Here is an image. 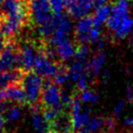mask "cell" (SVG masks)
Here are the masks:
<instances>
[{
	"label": "cell",
	"instance_id": "obj_1",
	"mask_svg": "<svg viewBox=\"0 0 133 133\" xmlns=\"http://www.w3.org/2000/svg\"><path fill=\"white\" fill-rule=\"evenodd\" d=\"M128 10L129 0H115L106 24L117 39L125 38L133 30V19L129 17Z\"/></svg>",
	"mask_w": 133,
	"mask_h": 133
},
{
	"label": "cell",
	"instance_id": "obj_2",
	"mask_svg": "<svg viewBox=\"0 0 133 133\" xmlns=\"http://www.w3.org/2000/svg\"><path fill=\"white\" fill-rule=\"evenodd\" d=\"M43 79L42 76L35 71H25L22 80V85L27 99V104L31 107L40 105V99L43 90Z\"/></svg>",
	"mask_w": 133,
	"mask_h": 133
},
{
	"label": "cell",
	"instance_id": "obj_3",
	"mask_svg": "<svg viewBox=\"0 0 133 133\" xmlns=\"http://www.w3.org/2000/svg\"><path fill=\"white\" fill-rule=\"evenodd\" d=\"M19 66V44L15 38L6 39L4 49L0 52V72L8 71Z\"/></svg>",
	"mask_w": 133,
	"mask_h": 133
},
{
	"label": "cell",
	"instance_id": "obj_4",
	"mask_svg": "<svg viewBox=\"0 0 133 133\" xmlns=\"http://www.w3.org/2000/svg\"><path fill=\"white\" fill-rule=\"evenodd\" d=\"M41 107H51L59 112H62L63 103L61 100V90L56 83L54 84L51 79H46L40 99Z\"/></svg>",
	"mask_w": 133,
	"mask_h": 133
},
{
	"label": "cell",
	"instance_id": "obj_5",
	"mask_svg": "<svg viewBox=\"0 0 133 133\" xmlns=\"http://www.w3.org/2000/svg\"><path fill=\"white\" fill-rule=\"evenodd\" d=\"M29 9L32 23L42 25L54 18L49 0H30Z\"/></svg>",
	"mask_w": 133,
	"mask_h": 133
},
{
	"label": "cell",
	"instance_id": "obj_6",
	"mask_svg": "<svg viewBox=\"0 0 133 133\" xmlns=\"http://www.w3.org/2000/svg\"><path fill=\"white\" fill-rule=\"evenodd\" d=\"M59 63L60 62H56L51 58H49L44 52L39 51L34 61L33 69L37 74L42 77L51 79L56 76V72L58 70Z\"/></svg>",
	"mask_w": 133,
	"mask_h": 133
},
{
	"label": "cell",
	"instance_id": "obj_7",
	"mask_svg": "<svg viewBox=\"0 0 133 133\" xmlns=\"http://www.w3.org/2000/svg\"><path fill=\"white\" fill-rule=\"evenodd\" d=\"M39 52V45L34 41H26L19 44V66L23 70L33 69L34 61Z\"/></svg>",
	"mask_w": 133,
	"mask_h": 133
},
{
	"label": "cell",
	"instance_id": "obj_8",
	"mask_svg": "<svg viewBox=\"0 0 133 133\" xmlns=\"http://www.w3.org/2000/svg\"><path fill=\"white\" fill-rule=\"evenodd\" d=\"M93 26H94L93 17L85 16L80 19L75 29V38L77 41V44L87 45L90 43L89 33L93 28Z\"/></svg>",
	"mask_w": 133,
	"mask_h": 133
},
{
	"label": "cell",
	"instance_id": "obj_9",
	"mask_svg": "<svg viewBox=\"0 0 133 133\" xmlns=\"http://www.w3.org/2000/svg\"><path fill=\"white\" fill-rule=\"evenodd\" d=\"M4 99L7 102L16 103L17 105L23 106L27 104V99L22 84H12L3 89Z\"/></svg>",
	"mask_w": 133,
	"mask_h": 133
},
{
	"label": "cell",
	"instance_id": "obj_10",
	"mask_svg": "<svg viewBox=\"0 0 133 133\" xmlns=\"http://www.w3.org/2000/svg\"><path fill=\"white\" fill-rule=\"evenodd\" d=\"M25 70L22 68H14L11 70L0 72V88L3 89L12 84H22Z\"/></svg>",
	"mask_w": 133,
	"mask_h": 133
},
{
	"label": "cell",
	"instance_id": "obj_11",
	"mask_svg": "<svg viewBox=\"0 0 133 133\" xmlns=\"http://www.w3.org/2000/svg\"><path fill=\"white\" fill-rule=\"evenodd\" d=\"M95 6V0H78L77 3L68 9L67 12L72 18L81 19L89 14Z\"/></svg>",
	"mask_w": 133,
	"mask_h": 133
},
{
	"label": "cell",
	"instance_id": "obj_12",
	"mask_svg": "<svg viewBox=\"0 0 133 133\" xmlns=\"http://www.w3.org/2000/svg\"><path fill=\"white\" fill-rule=\"evenodd\" d=\"M105 60H106V54L103 51L95 52L91 59L87 63L89 74H91L92 76H97L100 73L101 68L103 67Z\"/></svg>",
	"mask_w": 133,
	"mask_h": 133
},
{
	"label": "cell",
	"instance_id": "obj_13",
	"mask_svg": "<svg viewBox=\"0 0 133 133\" xmlns=\"http://www.w3.org/2000/svg\"><path fill=\"white\" fill-rule=\"evenodd\" d=\"M31 111H32V113H31L32 125H33L34 129L38 131V132L49 130V123L46 122L44 116L42 114L41 105H38V106H35V107H31Z\"/></svg>",
	"mask_w": 133,
	"mask_h": 133
},
{
	"label": "cell",
	"instance_id": "obj_14",
	"mask_svg": "<svg viewBox=\"0 0 133 133\" xmlns=\"http://www.w3.org/2000/svg\"><path fill=\"white\" fill-rule=\"evenodd\" d=\"M56 46L57 54H58V56L61 60H67V59L71 58L72 56H75L76 47L67 39L58 43Z\"/></svg>",
	"mask_w": 133,
	"mask_h": 133
},
{
	"label": "cell",
	"instance_id": "obj_15",
	"mask_svg": "<svg viewBox=\"0 0 133 133\" xmlns=\"http://www.w3.org/2000/svg\"><path fill=\"white\" fill-rule=\"evenodd\" d=\"M56 30V17L54 16L50 22H48L45 24L39 25L38 27V32L39 35L41 36V40L44 41H49L51 38L55 35Z\"/></svg>",
	"mask_w": 133,
	"mask_h": 133
},
{
	"label": "cell",
	"instance_id": "obj_16",
	"mask_svg": "<svg viewBox=\"0 0 133 133\" xmlns=\"http://www.w3.org/2000/svg\"><path fill=\"white\" fill-rule=\"evenodd\" d=\"M69 74H70V78L74 82H78L80 80V78H82L84 75L89 74L88 67L85 61L77 59L69 68Z\"/></svg>",
	"mask_w": 133,
	"mask_h": 133
},
{
	"label": "cell",
	"instance_id": "obj_17",
	"mask_svg": "<svg viewBox=\"0 0 133 133\" xmlns=\"http://www.w3.org/2000/svg\"><path fill=\"white\" fill-rule=\"evenodd\" d=\"M112 13V7L110 5H102L98 6L95 13L93 15V23L95 26H100L103 22H106L108 18Z\"/></svg>",
	"mask_w": 133,
	"mask_h": 133
},
{
	"label": "cell",
	"instance_id": "obj_18",
	"mask_svg": "<svg viewBox=\"0 0 133 133\" xmlns=\"http://www.w3.org/2000/svg\"><path fill=\"white\" fill-rule=\"evenodd\" d=\"M69 78H70L69 68H68L66 65H64L63 63H59L58 70L56 72V76L54 77L55 83H56L57 85L62 87V85H64L67 82H68Z\"/></svg>",
	"mask_w": 133,
	"mask_h": 133
},
{
	"label": "cell",
	"instance_id": "obj_19",
	"mask_svg": "<svg viewBox=\"0 0 133 133\" xmlns=\"http://www.w3.org/2000/svg\"><path fill=\"white\" fill-rule=\"evenodd\" d=\"M89 56V49L87 45L84 44H78L76 46V51H75V56L78 60L85 61L87 57Z\"/></svg>",
	"mask_w": 133,
	"mask_h": 133
},
{
	"label": "cell",
	"instance_id": "obj_20",
	"mask_svg": "<svg viewBox=\"0 0 133 133\" xmlns=\"http://www.w3.org/2000/svg\"><path fill=\"white\" fill-rule=\"evenodd\" d=\"M54 16L62 15L63 8H64V0H49Z\"/></svg>",
	"mask_w": 133,
	"mask_h": 133
},
{
	"label": "cell",
	"instance_id": "obj_21",
	"mask_svg": "<svg viewBox=\"0 0 133 133\" xmlns=\"http://www.w3.org/2000/svg\"><path fill=\"white\" fill-rule=\"evenodd\" d=\"M99 99V95L97 93L90 91V90H84L82 91L81 100L84 102H91V103H96Z\"/></svg>",
	"mask_w": 133,
	"mask_h": 133
},
{
	"label": "cell",
	"instance_id": "obj_22",
	"mask_svg": "<svg viewBox=\"0 0 133 133\" xmlns=\"http://www.w3.org/2000/svg\"><path fill=\"white\" fill-rule=\"evenodd\" d=\"M77 85H78V89L80 91L87 90L88 87H89V74H85L82 78H80V80L77 82Z\"/></svg>",
	"mask_w": 133,
	"mask_h": 133
},
{
	"label": "cell",
	"instance_id": "obj_23",
	"mask_svg": "<svg viewBox=\"0 0 133 133\" xmlns=\"http://www.w3.org/2000/svg\"><path fill=\"white\" fill-rule=\"evenodd\" d=\"M100 35H101V32H100V26H93V28L91 29L90 33H89V39H90V42L91 43H95L97 41H99L100 39Z\"/></svg>",
	"mask_w": 133,
	"mask_h": 133
},
{
	"label": "cell",
	"instance_id": "obj_24",
	"mask_svg": "<svg viewBox=\"0 0 133 133\" xmlns=\"http://www.w3.org/2000/svg\"><path fill=\"white\" fill-rule=\"evenodd\" d=\"M124 106H125L124 101H119V102H118V104L116 106V108H115V111H114V114H115V116H116V117H118L119 115L122 114V110H123Z\"/></svg>",
	"mask_w": 133,
	"mask_h": 133
},
{
	"label": "cell",
	"instance_id": "obj_25",
	"mask_svg": "<svg viewBox=\"0 0 133 133\" xmlns=\"http://www.w3.org/2000/svg\"><path fill=\"white\" fill-rule=\"evenodd\" d=\"M105 125H106L108 130H113L115 128V125H116V122L113 118H109L105 121Z\"/></svg>",
	"mask_w": 133,
	"mask_h": 133
},
{
	"label": "cell",
	"instance_id": "obj_26",
	"mask_svg": "<svg viewBox=\"0 0 133 133\" xmlns=\"http://www.w3.org/2000/svg\"><path fill=\"white\" fill-rule=\"evenodd\" d=\"M77 1L78 0H64V7L68 10V9H70L72 6H74L75 4L77 3Z\"/></svg>",
	"mask_w": 133,
	"mask_h": 133
},
{
	"label": "cell",
	"instance_id": "obj_27",
	"mask_svg": "<svg viewBox=\"0 0 133 133\" xmlns=\"http://www.w3.org/2000/svg\"><path fill=\"white\" fill-rule=\"evenodd\" d=\"M5 43H6V38L4 37V35L1 33V31H0V52H2V50L4 49Z\"/></svg>",
	"mask_w": 133,
	"mask_h": 133
},
{
	"label": "cell",
	"instance_id": "obj_28",
	"mask_svg": "<svg viewBox=\"0 0 133 133\" xmlns=\"http://www.w3.org/2000/svg\"><path fill=\"white\" fill-rule=\"evenodd\" d=\"M5 122H6V121H5V118H4L2 113L0 112V133H1L2 130H3L4 125H5Z\"/></svg>",
	"mask_w": 133,
	"mask_h": 133
},
{
	"label": "cell",
	"instance_id": "obj_29",
	"mask_svg": "<svg viewBox=\"0 0 133 133\" xmlns=\"http://www.w3.org/2000/svg\"><path fill=\"white\" fill-rule=\"evenodd\" d=\"M126 93H127V98H128V100H129V101H132V99H133V91H132V89H131L130 87H128V88H127V89H126Z\"/></svg>",
	"mask_w": 133,
	"mask_h": 133
},
{
	"label": "cell",
	"instance_id": "obj_30",
	"mask_svg": "<svg viewBox=\"0 0 133 133\" xmlns=\"http://www.w3.org/2000/svg\"><path fill=\"white\" fill-rule=\"evenodd\" d=\"M124 124L126 126H133V117L126 118L125 121H124Z\"/></svg>",
	"mask_w": 133,
	"mask_h": 133
},
{
	"label": "cell",
	"instance_id": "obj_31",
	"mask_svg": "<svg viewBox=\"0 0 133 133\" xmlns=\"http://www.w3.org/2000/svg\"><path fill=\"white\" fill-rule=\"evenodd\" d=\"M3 101H5V99H4V93L3 90L0 89V104L3 103Z\"/></svg>",
	"mask_w": 133,
	"mask_h": 133
},
{
	"label": "cell",
	"instance_id": "obj_32",
	"mask_svg": "<svg viewBox=\"0 0 133 133\" xmlns=\"http://www.w3.org/2000/svg\"><path fill=\"white\" fill-rule=\"evenodd\" d=\"M109 76H110V75H109V71L106 70L105 72H104V80H105V81H108Z\"/></svg>",
	"mask_w": 133,
	"mask_h": 133
},
{
	"label": "cell",
	"instance_id": "obj_33",
	"mask_svg": "<svg viewBox=\"0 0 133 133\" xmlns=\"http://www.w3.org/2000/svg\"><path fill=\"white\" fill-rule=\"evenodd\" d=\"M39 133H55L51 131V130H46V131H42V132H39Z\"/></svg>",
	"mask_w": 133,
	"mask_h": 133
},
{
	"label": "cell",
	"instance_id": "obj_34",
	"mask_svg": "<svg viewBox=\"0 0 133 133\" xmlns=\"http://www.w3.org/2000/svg\"><path fill=\"white\" fill-rule=\"evenodd\" d=\"M4 1H5V0H0V7H2V5H3V3H4Z\"/></svg>",
	"mask_w": 133,
	"mask_h": 133
},
{
	"label": "cell",
	"instance_id": "obj_35",
	"mask_svg": "<svg viewBox=\"0 0 133 133\" xmlns=\"http://www.w3.org/2000/svg\"><path fill=\"white\" fill-rule=\"evenodd\" d=\"M105 133H110V132H105Z\"/></svg>",
	"mask_w": 133,
	"mask_h": 133
},
{
	"label": "cell",
	"instance_id": "obj_36",
	"mask_svg": "<svg viewBox=\"0 0 133 133\" xmlns=\"http://www.w3.org/2000/svg\"><path fill=\"white\" fill-rule=\"evenodd\" d=\"M132 102H133V99H132Z\"/></svg>",
	"mask_w": 133,
	"mask_h": 133
},
{
	"label": "cell",
	"instance_id": "obj_37",
	"mask_svg": "<svg viewBox=\"0 0 133 133\" xmlns=\"http://www.w3.org/2000/svg\"><path fill=\"white\" fill-rule=\"evenodd\" d=\"M132 31H133V30H132Z\"/></svg>",
	"mask_w": 133,
	"mask_h": 133
}]
</instances>
